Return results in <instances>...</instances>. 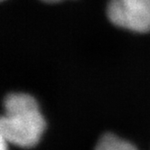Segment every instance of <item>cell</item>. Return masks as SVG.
<instances>
[{"mask_svg":"<svg viewBox=\"0 0 150 150\" xmlns=\"http://www.w3.org/2000/svg\"><path fill=\"white\" fill-rule=\"evenodd\" d=\"M46 123L36 100L26 93H11L4 100L0 134L6 140L24 148L35 146L45 132Z\"/></svg>","mask_w":150,"mask_h":150,"instance_id":"obj_1","label":"cell"},{"mask_svg":"<svg viewBox=\"0 0 150 150\" xmlns=\"http://www.w3.org/2000/svg\"><path fill=\"white\" fill-rule=\"evenodd\" d=\"M108 16L117 26L146 33L150 31V0H110Z\"/></svg>","mask_w":150,"mask_h":150,"instance_id":"obj_2","label":"cell"},{"mask_svg":"<svg viewBox=\"0 0 150 150\" xmlns=\"http://www.w3.org/2000/svg\"><path fill=\"white\" fill-rule=\"evenodd\" d=\"M95 150H137V148L129 141L112 133H106L100 137Z\"/></svg>","mask_w":150,"mask_h":150,"instance_id":"obj_3","label":"cell"},{"mask_svg":"<svg viewBox=\"0 0 150 150\" xmlns=\"http://www.w3.org/2000/svg\"><path fill=\"white\" fill-rule=\"evenodd\" d=\"M9 143L5 139V137H3L2 136H1V146H0V150H7V145H8Z\"/></svg>","mask_w":150,"mask_h":150,"instance_id":"obj_4","label":"cell"},{"mask_svg":"<svg viewBox=\"0 0 150 150\" xmlns=\"http://www.w3.org/2000/svg\"><path fill=\"white\" fill-rule=\"evenodd\" d=\"M45 2H49V3H54V2H59L62 1V0H42Z\"/></svg>","mask_w":150,"mask_h":150,"instance_id":"obj_5","label":"cell"}]
</instances>
